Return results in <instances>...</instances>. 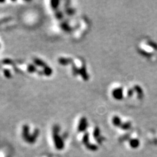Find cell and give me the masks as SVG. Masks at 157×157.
<instances>
[{"mask_svg":"<svg viewBox=\"0 0 157 157\" xmlns=\"http://www.w3.org/2000/svg\"><path fill=\"white\" fill-rule=\"evenodd\" d=\"M39 135V131L38 130H36L33 133H30L29 128L28 125H24L22 129V137L25 143L29 145L35 144L38 139Z\"/></svg>","mask_w":157,"mask_h":157,"instance_id":"obj_1","label":"cell"},{"mask_svg":"<svg viewBox=\"0 0 157 157\" xmlns=\"http://www.w3.org/2000/svg\"><path fill=\"white\" fill-rule=\"evenodd\" d=\"M52 143L56 151H62L65 148V141L63 137L61 136L59 134V128L55 126L53 128L52 133Z\"/></svg>","mask_w":157,"mask_h":157,"instance_id":"obj_2","label":"cell"},{"mask_svg":"<svg viewBox=\"0 0 157 157\" xmlns=\"http://www.w3.org/2000/svg\"><path fill=\"white\" fill-rule=\"evenodd\" d=\"M113 96L115 98L116 100H120L122 98H123V93H122V88H118L113 91Z\"/></svg>","mask_w":157,"mask_h":157,"instance_id":"obj_3","label":"cell"},{"mask_svg":"<svg viewBox=\"0 0 157 157\" xmlns=\"http://www.w3.org/2000/svg\"><path fill=\"white\" fill-rule=\"evenodd\" d=\"M87 128V121L86 119V118L83 117L81 119L79 124H78V132H82L85 131Z\"/></svg>","mask_w":157,"mask_h":157,"instance_id":"obj_4","label":"cell"},{"mask_svg":"<svg viewBox=\"0 0 157 157\" xmlns=\"http://www.w3.org/2000/svg\"><path fill=\"white\" fill-rule=\"evenodd\" d=\"M112 122H113V124L116 126H120L121 127V126L122 125L121 119H119V117H117V116L114 117L113 118Z\"/></svg>","mask_w":157,"mask_h":157,"instance_id":"obj_5","label":"cell"},{"mask_svg":"<svg viewBox=\"0 0 157 157\" xmlns=\"http://www.w3.org/2000/svg\"><path fill=\"white\" fill-rule=\"evenodd\" d=\"M130 145L132 148H137L140 145V141L137 139H133L130 141Z\"/></svg>","mask_w":157,"mask_h":157,"instance_id":"obj_6","label":"cell"},{"mask_svg":"<svg viewBox=\"0 0 157 157\" xmlns=\"http://www.w3.org/2000/svg\"><path fill=\"white\" fill-rule=\"evenodd\" d=\"M59 62H60V64L62 65H66L67 63H69L71 61L70 59H67V58H60L58 60Z\"/></svg>","mask_w":157,"mask_h":157,"instance_id":"obj_7","label":"cell"},{"mask_svg":"<svg viewBox=\"0 0 157 157\" xmlns=\"http://www.w3.org/2000/svg\"><path fill=\"white\" fill-rule=\"evenodd\" d=\"M134 88L137 92V94H138L139 98H141V96L142 97V96H143V90H142L141 88L139 86H135Z\"/></svg>","mask_w":157,"mask_h":157,"instance_id":"obj_8","label":"cell"},{"mask_svg":"<svg viewBox=\"0 0 157 157\" xmlns=\"http://www.w3.org/2000/svg\"><path fill=\"white\" fill-rule=\"evenodd\" d=\"M34 62H35V63L36 65H37V66H45V62H43L42 60H39V59H35V60H34ZM46 67V66H45Z\"/></svg>","mask_w":157,"mask_h":157,"instance_id":"obj_9","label":"cell"},{"mask_svg":"<svg viewBox=\"0 0 157 157\" xmlns=\"http://www.w3.org/2000/svg\"><path fill=\"white\" fill-rule=\"evenodd\" d=\"M44 72H45V75L49 76V75H51L52 74V70H51V69L50 67L46 66V67H45V70H44Z\"/></svg>","mask_w":157,"mask_h":157,"instance_id":"obj_10","label":"cell"},{"mask_svg":"<svg viewBox=\"0 0 157 157\" xmlns=\"http://www.w3.org/2000/svg\"><path fill=\"white\" fill-rule=\"evenodd\" d=\"M130 126H131V124L130 123V122H126V123L122 124V125L121 126V127L122 128L124 129V130L129 129L130 128Z\"/></svg>","mask_w":157,"mask_h":157,"instance_id":"obj_11","label":"cell"},{"mask_svg":"<svg viewBox=\"0 0 157 157\" xmlns=\"http://www.w3.org/2000/svg\"><path fill=\"white\" fill-rule=\"evenodd\" d=\"M6 151L0 150V157H11V155H9L7 153H6Z\"/></svg>","mask_w":157,"mask_h":157,"instance_id":"obj_12","label":"cell"},{"mask_svg":"<svg viewBox=\"0 0 157 157\" xmlns=\"http://www.w3.org/2000/svg\"><path fill=\"white\" fill-rule=\"evenodd\" d=\"M35 70H36V69H35V67H34L33 66L30 65V66H29L28 67V71H29L33 72Z\"/></svg>","mask_w":157,"mask_h":157,"instance_id":"obj_13","label":"cell"},{"mask_svg":"<svg viewBox=\"0 0 157 157\" xmlns=\"http://www.w3.org/2000/svg\"><path fill=\"white\" fill-rule=\"evenodd\" d=\"M39 157H57L56 156L52 155H42Z\"/></svg>","mask_w":157,"mask_h":157,"instance_id":"obj_14","label":"cell"},{"mask_svg":"<svg viewBox=\"0 0 157 157\" xmlns=\"http://www.w3.org/2000/svg\"><path fill=\"white\" fill-rule=\"evenodd\" d=\"M4 73H5V75L7 76V77H10V73L9 72L8 70H5L4 71Z\"/></svg>","mask_w":157,"mask_h":157,"instance_id":"obj_15","label":"cell"},{"mask_svg":"<svg viewBox=\"0 0 157 157\" xmlns=\"http://www.w3.org/2000/svg\"><path fill=\"white\" fill-rule=\"evenodd\" d=\"M132 94H133V90H129L128 92V94L129 96H132Z\"/></svg>","mask_w":157,"mask_h":157,"instance_id":"obj_16","label":"cell"}]
</instances>
